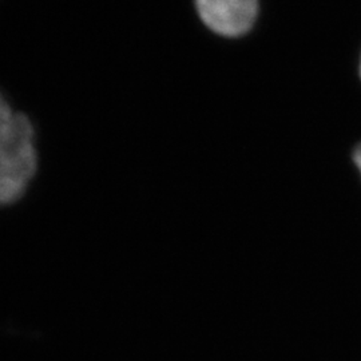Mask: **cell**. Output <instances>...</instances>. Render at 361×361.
Masks as SVG:
<instances>
[{"label":"cell","mask_w":361,"mask_h":361,"mask_svg":"<svg viewBox=\"0 0 361 361\" xmlns=\"http://www.w3.org/2000/svg\"><path fill=\"white\" fill-rule=\"evenodd\" d=\"M35 123L0 92V209L25 198L39 170Z\"/></svg>","instance_id":"cell-1"},{"label":"cell","mask_w":361,"mask_h":361,"mask_svg":"<svg viewBox=\"0 0 361 361\" xmlns=\"http://www.w3.org/2000/svg\"><path fill=\"white\" fill-rule=\"evenodd\" d=\"M195 6L202 22L224 37L244 35L257 18V0H195Z\"/></svg>","instance_id":"cell-2"},{"label":"cell","mask_w":361,"mask_h":361,"mask_svg":"<svg viewBox=\"0 0 361 361\" xmlns=\"http://www.w3.org/2000/svg\"><path fill=\"white\" fill-rule=\"evenodd\" d=\"M353 159H355V164H356V166L359 169V171H360L361 174V143L356 147V150H355Z\"/></svg>","instance_id":"cell-3"},{"label":"cell","mask_w":361,"mask_h":361,"mask_svg":"<svg viewBox=\"0 0 361 361\" xmlns=\"http://www.w3.org/2000/svg\"><path fill=\"white\" fill-rule=\"evenodd\" d=\"M360 75H361V66H360Z\"/></svg>","instance_id":"cell-4"}]
</instances>
